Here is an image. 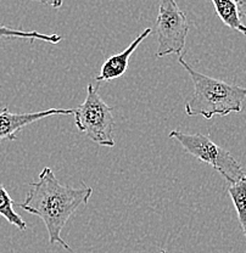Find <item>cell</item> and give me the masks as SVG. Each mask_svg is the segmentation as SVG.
<instances>
[{"instance_id": "obj_1", "label": "cell", "mask_w": 246, "mask_h": 253, "mask_svg": "<svg viewBox=\"0 0 246 253\" xmlns=\"http://www.w3.org/2000/svg\"><path fill=\"white\" fill-rule=\"evenodd\" d=\"M30 191L21 208L43 220L49 235V244L61 245L73 253L61 237V231L81 206L87 205L93 195L91 186L82 183L81 188H71L57 180L51 168H43L38 181L30 184Z\"/></svg>"}, {"instance_id": "obj_2", "label": "cell", "mask_w": 246, "mask_h": 253, "mask_svg": "<svg viewBox=\"0 0 246 253\" xmlns=\"http://www.w3.org/2000/svg\"><path fill=\"white\" fill-rule=\"evenodd\" d=\"M178 62L194 84V95L184 107L188 116H201L205 120H211L215 116L226 117L232 112H242L246 88L202 75L182 56L178 57Z\"/></svg>"}, {"instance_id": "obj_3", "label": "cell", "mask_w": 246, "mask_h": 253, "mask_svg": "<svg viewBox=\"0 0 246 253\" xmlns=\"http://www.w3.org/2000/svg\"><path fill=\"white\" fill-rule=\"evenodd\" d=\"M75 123L77 129L95 144L100 146L113 147L112 107L100 96L98 86L92 83L87 85V97L83 104L75 109Z\"/></svg>"}, {"instance_id": "obj_4", "label": "cell", "mask_w": 246, "mask_h": 253, "mask_svg": "<svg viewBox=\"0 0 246 253\" xmlns=\"http://www.w3.org/2000/svg\"><path fill=\"white\" fill-rule=\"evenodd\" d=\"M168 136L178 141L190 156L215 168L229 184L237 183L245 176L242 165L232 156L231 152L218 146L216 142L211 140L208 135L200 133L187 134L181 130H172Z\"/></svg>"}, {"instance_id": "obj_5", "label": "cell", "mask_w": 246, "mask_h": 253, "mask_svg": "<svg viewBox=\"0 0 246 253\" xmlns=\"http://www.w3.org/2000/svg\"><path fill=\"white\" fill-rule=\"evenodd\" d=\"M189 30L187 15L179 9L176 0H160L158 15L154 26L158 42L156 56L181 55L185 47Z\"/></svg>"}, {"instance_id": "obj_6", "label": "cell", "mask_w": 246, "mask_h": 253, "mask_svg": "<svg viewBox=\"0 0 246 253\" xmlns=\"http://www.w3.org/2000/svg\"><path fill=\"white\" fill-rule=\"evenodd\" d=\"M75 113V109H49L31 113H12L7 107L0 111V140H16L18 133L25 126L52 116H68Z\"/></svg>"}, {"instance_id": "obj_7", "label": "cell", "mask_w": 246, "mask_h": 253, "mask_svg": "<svg viewBox=\"0 0 246 253\" xmlns=\"http://www.w3.org/2000/svg\"><path fill=\"white\" fill-rule=\"evenodd\" d=\"M152 32V28H145L142 33L129 44L122 52H118V54L112 55L108 59L102 63L101 70L100 73L98 75V77L95 78L98 82H108L112 81V79L120 78L121 76H123L126 73L127 68H128V62L131 56L133 55V52L136 51V49L138 45L149 36Z\"/></svg>"}, {"instance_id": "obj_8", "label": "cell", "mask_w": 246, "mask_h": 253, "mask_svg": "<svg viewBox=\"0 0 246 253\" xmlns=\"http://www.w3.org/2000/svg\"><path fill=\"white\" fill-rule=\"evenodd\" d=\"M222 22L231 30L240 32L246 36V26L242 22L238 7L233 0H211Z\"/></svg>"}, {"instance_id": "obj_9", "label": "cell", "mask_w": 246, "mask_h": 253, "mask_svg": "<svg viewBox=\"0 0 246 253\" xmlns=\"http://www.w3.org/2000/svg\"><path fill=\"white\" fill-rule=\"evenodd\" d=\"M228 194L234 204L238 219H239L243 234L246 239V174L244 178H242L237 183L229 184Z\"/></svg>"}, {"instance_id": "obj_10", "label": "cell", "mask_w": 246, "mask_h": 253, "mask_svg": "<svg viewBox=\"0 0 246 253\" xmlns=\"http://www.w3.org/2000/svg\"><path fill=\"white\" fill-rule=\"evenodd\" d=\"M14 205L15 202L9 195V192L6 191V189L4 188L2 184H0V215L5 218L11 225L16 226L18 230L26 231L27 224H26V221L22 219L20 214L15 212Z\"/></svg>"}, {"instance_id": "obj_11", "label": "cell", "mask_w": 246, "mask_h": 253, "mask_svg": "<svg viewBox=\"0 0 246 253\" xmlns=\"http://www.w3.org/2000/svg\"><path fill=\"white\" fill-rule=\"evenodd\" d=\"M0 38H20L28 39V41H43L50 44H59L61 42L62 37L59 34H43L36 31H22L14 30V28L5 27L0 25Z\"/></svg>"}, {"instance_id": "obj_12", "label": "cell", "mask_w": 246, "mask_h": 253, "mask_svg": "<svg viewBox=\"0 0 246 253\" xmlns=\"http://www.w3.org/2000/svg\"><path fill=\"white\" fill-rule=\"evenodd\" d=\"M32 1L42 2L44 5H49V6L54 7V9H60L62 6V0H32Z\"/></svg>"}, {"instance_id": "obj_13", "label": "cell", "mask_w": 246, "mask_h": 253, "mask_svg": "<svg viewBox=\"0 0 246 253\" xmlns=\"http://www.w3.org/2000/svg\"><path fill=\"white\" fill-rule=\"evenodd\" d=\"M235 2L238 7V11H239L240 16H245L246 17V0H233Z\"/></svg>"}, {"instance_id": "obj_14", "label": "cell", "mask_w": 246, "mask_h": 253, "mask_svg": "<svg viewBox=\"0 0 246 253\" xmlns=\"http://www.w3.org/2000/svg\"><path fill=\"white\" fill-rule=\"evenodd\" d=\"M160 253H167V252H166V251H161Z\"/></svg>"}]
</instances>
